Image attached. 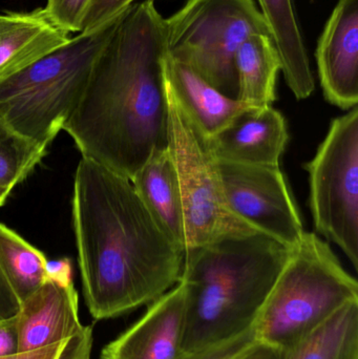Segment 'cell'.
<instances>
[{
    "instance_id": "20",
    "label": "cell",
    "mask_w": 358,
    "mask_h": 359,
    "mask_svg": "<svg viewBox=\"0 0 358 359\" xmlns=\"http://www.w3.org/2000/svg\"><path fill=\"white\" fill-rule=\"evenodd\" d=\"M46 255L0 223V267L22 303L48 278Z\"/></svg>"
},
{
    "instance_id": "22",
    "label": "cell",
    "mask_w": 358,
    "mask_h": 359,
    "mask_svg": "<svg viewBox=\"0 0 358 359\" xmlns=\"http://www.w3.org/2000/svg\"><path fill=\"white\" fill-rule=\"evenodd\" d=\"M92 343V329L90 327L73 339L1 359H90Z\"/></svg>"
},
{
    "instance_id": "23",
    "label": "cell",
    "mask_w": 358,
    "mask_h": 359,
    "mask_svg": "<svg viewBox=\"0 0 358 359\" xmlns=\"http://www.w3.org/2000/svg\"><path fill=\"white\" fill-rule=\"evenodd\" d=\"M90 0H48L43 8L48 20L67 33H81L84 15Z\"/></svg>"
},
{
    "instance_id": "17",
    "label": "cell",
    "mask_w": 358,
    "mask_h": 359,
    "mask_svg": "<svg viewBox=\"0 0 358 359\" xmlns=\"http://www.w3.org/2000/svg\"><path fill=\"white\" fill-rule=\"evenodd\" d=\"M281 58L288 88L298 100L308 98L315 83L294 0H258Z\"/></svg>"
},
{
    "instance_id": "8",
    "label": "cell",
    "mask_w": 358,
    "mask_h": 359,
    "mask_svg": "<svg viewBox=\"0 0 358 359\" xmlns=\"http://www.w3.org/2000/svg\"><path fill=\"white\" fill-rule=\"evenodd\" d=\"M309 175V206L317 233L338 245L358 269V107L332 120Z\"/></svg>"
},
{
    "instance_id": "15",
    "label": "cell",
    "mask_w": 358,
    "mask_h": 359,
    "mask_svg": "<svg viewBox=\"0 0 358 359\" xmlns=\"http://www.w3.org/2000/svg\"><path fill=\"white\" fill-rule=\"evenodd\" d=\"M163 75L166 86L207 139L216 136L252 107L223 94L191 67L174 61L167 54L163 61Z\"/></svg>"
},
{
    "instance_id": "6",
    "label": "cell",
    "mask_w": 358,
    "mask_h": 359,
    "mask_svg": "<svg viewBox=\"0 0 358 359\" xmlns=\"http://www.w3.org/2000/svg\"><path fill=\"white\" fill-rule=\"evenodd\" d=\"M254 33H269L254 0H187L165 18L166 54L237 98L235 54Z\"/></svg>"
},
{
    "instance_id": "19",
    "label": "cell",
    "mask_w": 358,
    "mask_h": 359,
    "mask_svg": "<svg viewBox=\"0 0 358 359\" xmlns=\"http://www.w3.org/2000/svg\"><path fill=\"white\" fill-rule=\"evenodd\" d=\"M279 350L280 359H358V301L347 304L321 326Z\"/></svg>"
},
{
    "instance_id": "3",
    "label": "cell",
    "mask_w": 358,
    "mask_h": 359,
    "mask_svg": "<svg viewBox=\"0 0 358 359\" xmlns=\"http://www.w3.org/2000/svg\"><path fill=\"white\" fill-rule=\"evenodd\" d=\"M292 248L264 233L230 236L187 251L181 353L240 337L256 327Z\"/></svg>"
},
{
    "instance_id": "26",
    "label": "cell",
    "mask_w": 358,
    "mask_h": 359,
    "mask_svg": "<svg viewBox=\"0 0 358 359\" xmlns=\"http://www.w3.org/2000/svg\"><path fill=\"white\" fill-rule=\"evenodd\" d=\"M20 310L21 302L0 267V322L16 318Z\"/></svg>"
},
{
    "instance_id": "16",
    "label": "cell",
    "mask_w": 358,
    "mask_h": 359,
    "mask_svg": "<svg viewBox=\"0 0 358 359\" xmlns=\"http://www.w3.org/2000/svg\"><path fill=\"white\" fill-rule=\"evenodd\" d=\"M130 181L164 233L185 251L182 198L168 147L153 151Z\"/></svg>"
},
{
    "instance_id": "27",
    "label": "cell",
    "mask_w": 358,
    "mask_h": 359,
    "mask_svg": "<svg viewBox=\"0 0 358 359\" xmlns=\"http://www.w3.org/2000/svg\"><path fill=\"white\" fill-rule=\"evenodd\" d=\"M19 352L17 316L0 322V359L16 355Z\"/></svg>"
},
{
    "instance_id": "10",
    "label": "cell",
    "mask_w": 358,
    "mask_h": 359,
    "mask_svg": "<svg viewBox=\"0 0 358 359\" xmlns=\"http://www.w3.org/2000/svg\"><path fill=\"white\" fill-rule=\"evenodd\" d=\"M315 58L324 97L350 111L358 104V0H338L317 43Z\"/></svg>"
},
{
    "instance_id": "13",
    "label": "cell",
    "mask_w": 358,
    "mask_h": 359,
    "mask_svg": "<svg viewBox=\"0 0 358 359\" xmlns=\"http://www.w3.org/2000/svg\"><path fill=\"white\" fill-rule=\"evenodd\" d=\"M184 289L179 283L103 348L100 359H176L181 353Z\"/></svg>"
},
{
    "instance_id": "1",
    "label": "cell",
    "mask_w": 358,
    "mask_h": 359,
    "mask_svg": "<svg viewBox=\"0 0 358 359\" xmlns=\"http://www.w3.org/2000/svg\"><path fill=\"white\" fill-rule=\"evenodd\" d=\"M165 56V18L155 0L134 2L63 128L82 158L130 180L153 151L167 149Z\"/></svg>"
},
{
    "instance_id": "29",
    "label": "cell",
    "mask_w": 358,
    "mask_h": 359,
    "mask_svg": "<svg viewBox=\"0 0 358 359\" xmlns=\"http://www.w3.org/2000/svg\"><path fill=\"white\" fill-rule=\"evenodd\" d=\"M11 192L12 191H8V190L0 187V207L4 206V204L6 203V198L10 196Z\"/></svg>"
},
{
    "instance_id": "7",
    "label": "cell",
    "mask_w": 358,
    "mask_h": 359,
    "mask_svg": "<svg viewBox=\"0 0 358 359\" xmlns=\"http://www.w3.org/2000/svg\"><path fill=\"white\" fill-rule=\"evenodd\" d=\"M164 88L167 147L176 168L184 212V255L222 238L261 233L231 210L207 138L165 82Z\"/></svg>"
},
{
    "instance_id": "14",
    "label": "cell",
    "mask_w": 358,
    "mask_h": 359,
    "mask_svg": "<svg viewBox=\"0 0 358 359\" xmlns=\"http://www.w3.org/2000/svg\"><path fill=\"white\" fill-rule=\"evenodd\" d=\"M53 25L43 8L0 14V80L22 71L71 40Z\"/></svg>"
},
{
    "instance_id": "24",
    "label": "cell",
    "mask_w": 358,
    "mask_h": 359,
    "mask_svg": "<svg viewBox=\"0 0 358 359\" xmlns=\"http://www.w3.org/2000/svg\"><path fill=\"white\" fill-rule=\"evenodd\" d=\"M256 341L258 337L254 327L252 330L229 341L208 346L195 351L180 353L176 359H239Z\"/></svg>"
},
{
    "instance_id": "2",
    "label": "cell",
    "mask_w": 358,
    "mask_h": 359,
    "mask_svg": "<svg viewBox=\"0 0 358 359\" xmlns=\"http://www.w3.org/2000/svg\"><path fill=\"white\" fill-rule=\"evenodd\" d=\"M71 209L83 297L95 320L151 305L179 284L184 251L164 233L130 179L81 158Z\"/></svg>"
},
{
    "instance_id": "5",
    "label": "cell",
    "mask_w": 358,
    "mask_h": 359,
    "mask_svg": "<svg viewBox=\"0 0 358 359\" xmlns=\"http://www.w3.org/2000/svg\"><path fill=\"white\" fill-rule=\"evenodd\" d=\"M358 301V283L329 244L305 232L291 249L256 325L261 343L283 349Z\"/></svg>"
},
{
    "instance_id": "4",
    "label": "cell",
    "mask_w": 358,
    "mask_h": 359,
    "mask_svg": "<svg viewBox=\"0 0 358 359\" xmlns=\"http://www.w3.org/2000/svg\"><path fill=\"white\" fill-rule=\"evenodd\" d=\"M119 15L0 80V117L21 136L48 149L79 103Z\"/></svg>"
},
{
    "instance_id": "18",
    "label": "cell",
    "mask_w": 358,
    "mask_h": 359,
    "mask_svg": "<svg viewBox=\"0 0 358 359\" xmlns=\"http://www.w3.org/2000/svg\"><path fill=\"white\" fill-rule=\"evenodd\" d=\"M235 65L237 100L252 107L273 105L282 62L270 34L254 33L246 38L237 48Z\"/></svg>"
},
{
    "instance_id": "25",
    "label": "cell",
    "mask_w": 358,
    "mask_h": 359,
    "mask_svg": "<svg viewBox=\"0 0 358 359\" xmlns=\"http://www.w3.org/2000/svg\"><path fill=\"white\" fill-rule=\"evenodd\" d=\"M137 0H90L82 22V31H90L104 25L123 12Z\"/></svg>"
},
{
    "instance_id": "21",
    "label": "cell",
    "mask_w": 358,
    "mask_h": 359,
    "mask_svg": "<svg viewBox=\"0 0 358 359\" xmlns=\"http://www.w3.org/2000/svg\"><path fill=\"white\" fill-rule=\"evenodd\" d=\"M46 153V149L21 136L0 117V187L12 191Z\"/></svg>"
},
{
    "instance_id": "12",
    "label": "cell",
    "mask_w": 358,
    "mask_h": 359,
    "mask_svg": "<svg viewBox=\"0 0 358 359\" xmlns=\"http://www.w3.org/2000/svg\"><path fill=\"white\" fill-rule=\"evenodd\" d=\"M207 140L218 161L279 166L289 134L284 116L269 105L249 107Z\"/></svg>"
},
{
    "instance_id": "28",
    "label": "cell",
    "mask_w": 358,
    "mask_h": 359,
    "mask_svg": "<svg viewBox=\"0 0 358 359\" xmlns=\"http://www.w3.org/2000/svg\"><path fill=\"white\" fill-rule=\"evenodd\" d=\"M239 359H280V350L258 341Z\"/></svg>"
},
{
    "instance_id": "11",
    "label": "cell",
    "mask_w": 358,
    "mask_h": 359,
    "mask_svg": "<svg viewBox=\"0 0 358 359\" xmlns=\"http://www.w3.org/2000/svg\"><path fill=\"white\" fill-rule=\"evenodd\" d=\"M19 352L41 349L85 332L80 323L78 293L73 278H48L46 283L21 303L17 316Z\"/></svg>"
},
{
    "instance_id": "9",
    "label": "cell",
    "mask_w": 358,
    "mask_h": 359,
    "mask_svg": "<svg viewBox=\"0 0 358 359\" xmlns=\"http://www.w3.org/2000/svg\"><path fill=\"white\" fill-rule=\"evenodd\" d=\"M218 168L235 215L288 248L300 243L305 233L302 219L280 166L218 161Z\"/></svg>"
}]
</instances>
